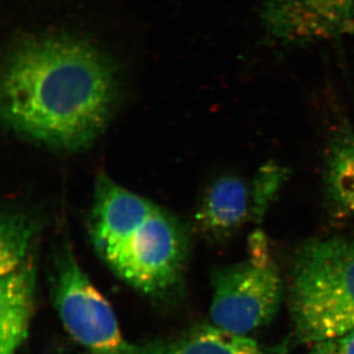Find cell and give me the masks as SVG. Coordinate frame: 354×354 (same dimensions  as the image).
<instances>
[{
  "mask_svg": "<svg viewBox=\"0 0 354 354\" xmlns=\"http://www.w3.org/2000/svg\"><path fill=\"white\" fill-rule=\"evenodd\" d=\"M84 354H95V353H88V351H87V353H84Z\"/></svg>",
  "mask_w": 354,
  "mask_h": 354,
  "instance_id": "cell-14",
  "label": "cell"
},
{
  "mask_svg": "<svg viewBox=\"0 0 354 354\" xmlns=\"http://www.w3.org/2000/svg\"><path fill=\"white\" fill-rule=\"evenodd\" d=\"M285 167L269 162L261 165L250 184L252 198V221L259 223L264 218L274 198L288 177Z\"/></svg>",
  "mask_w": 354,
  "mask_h": 354,
  "instance_id": "cell-12",
  "label": "cell"
},
{
  "mask_svg": "<svg viewBox=\"0 0 354 354\" xmlns=\"http://www.w3.org/2000/svg\"><path fill=\"white\" fill-rule=\"evenodd\" d=\"M53 299L67 333L88 353L130 354L115 313L62 241L53 251Z\"/></svg>",
  "mask_w": 354,
  "mask_h": 354,
  "instance_id": "cell-5",
  "label": "cell"
},
{
  "mask_svg": "<svg viewBox=\"0 0 354 354\" xmlns=\"http://www.w3.org/2000/svg\"><path fill=\"white\" fill-rule=\"evenodd\" d=\"M120 95L115 60L88 37L53 30L9 44L1 114L18 136L55 151L86 150L108 127Z\"/></svg>",
  "mask_w": 354,
  "mask_h": 354,
  "instance_id": "cell-1",
  "label": "cell"
},
{
  "mask_svg": "<svg viewBox=\"0 0 354 354\" xmlns=\"http://www.w3.org/2000/svg\"><path fill=\"white\" fill-rule=\"evenodd\" d=\"M261 19L283 46L339 39L354 34V0H264Z\"/></svg>",
  "mask_w": 354,
  "mask_h": 354,
  "instance_id": "cell-6",
  "label": "cell"
},
{
  "mask_svg": "<svg viewBox=\"0 0 354 354\" xmlns=\"http://www.w3.org/2000/svg\"><path fill=\"white\" fill-rule=\"evenodd\" d=\"M88 230L97 256L135 290L162 297L183 281L189 259L190 228L169 209L122 187L106 174L95 181Z\"/></svg>",
  "mask_w": 354,
  "mask_h": 354,
  "instance_id": "cell-2",
  "label": "cell"
},
{
  "mask_svg": "<svg viewBox=\"0 0 354 354\" xmlns=\"http://www.w3.org/2000/svg\"><path fill=\"white\" fill-rule=\"evenodd\" d=\"M308 354H354V330L314 342Z\"/></svg>",
  "mask_w": 354,
  "mask_h": 354,
  "instance_id": "cell-13",
  "label": "cell"
},
{
  "mask_svg": "<svg viewBox=\"0 0 354 354\" xmlns=\"http://www.w3.org/2000/svg\"><path fill=\"white\" fill-rule=\"evenodd\" d=\"M288 308L297 339L305 344L354 330V241L317 237L291 261Z\"/></svg>",
  "mask_w": 354,
  "mask_h": 354,
  "instance_id": "cell-3",
  "label": "cell"
},
{
  "mask_svg": "<svg viewBox=\"0 0 354 354\" xmlns=\"http://www.w3.org/2000/svg\"><path fill=\"white\" fill-rule=\"evenodd\" d=\"M248 259L212 272L209 318L218 329L248 335L274 320L283 297V281L264 237L254 235Z\"/></svg>",
  "mask_w": 354,
  "mask_h": 354,
  "instance_id": "cell-4",
  "label": "cell"
},
{
  "mask_svg": "<svg viewBox=\"0 0 354 354\" xmlns=\"http://www.w3.org/2000/svg\"><path fill=\"white\" fill-rule=\"evenodd\" d=\"M290 344L283 342L266 346L247 335L234 334L215 326L197 327L176 337L133 344L131 354H288Z\"/></svg>",
  "mask_w": 354,
  "mask_h": 354,
  "instance_id": "cell-9",
  "label": "cell"
},
{
  "mask_svg": "<svg viewBox=\"0 0 354 354\" xmlns=\"http://www.w3.org/2000/svg\"><path fill=\"white\" fill-rule=\"evenodd\" d=\"M38 221L31 214L8 209L0 225V272L15 267L35 252Z\"/></svg>",
  "mask_w": 354,
  "mask_h": 354,
  "instance_id": "cell-11",
  "label": "cell"
},
{
  "mask_svg": "<svg viewBox=\"0 0 354 354\" xmlns=\"http://www.w3.org/2000/svg\"><path fill=\"white\" fill-rule=\"evenodd\" d=\"M252 220L250 185L236 174H223L208 184L198 203L194 228L212 244L234 236Z\"/></svg>",
  "mask_w": 354,
  "mask_h": 354,
  "instance_id": "cell-7",
  "label": "cell"
},
{
  "mask_svg": "<svg viewBox=\"0 0 354 354\" xmlns=\"http://www.w3.org/2000/svg\"><path fill=\"white\" fill-rule=\"evenodd\" d=\"M0 354H17L31 323L36 286L34 254L0 272Z\"/></svg>",
  "mask_w": 354,
  "mask_h": 354,
  "instance_id": "cell-8",
  "label": "cell"
},
{
  "mask_svg": "<svg viewBox=\"0 0 354 354\" xmlns=\"http://www.w3.org/2000/svg\"><path fill=\"white\" fill-rule=\"evenodd\" d=\"M324 192L337 218L354 216V130L346 121L333 130L323 169Z\"/></svg>",
  "mask_w": 354,
  "mask_h": 354,
  "instance_id": "cell-10",
  "label": "cell"
}]
</instances>
